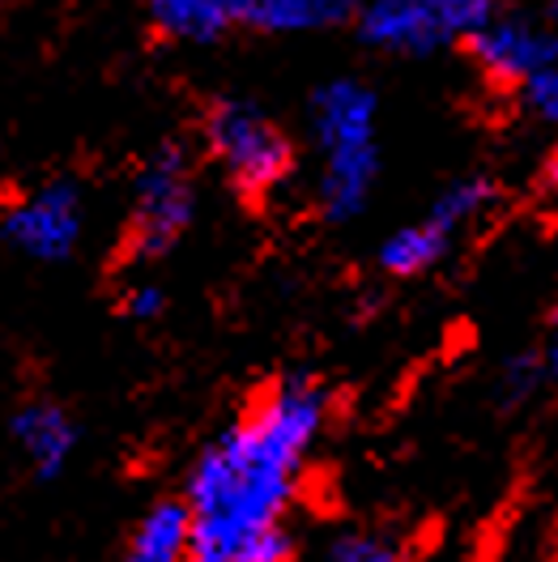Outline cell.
I'll list each match as a JSON object with an SVG mask.
<instances>
[{
	"mask_svg": "<svg viewBox=\"0 0 558 562\" xmlns=\"http://www.w3.org/2000/svg\"><path fill=\"white\" fill-rule=\"evenodd\" d=\"M192 562H205V559H192Z\"/></svg>",
	"mask_w": 558,
	"mask_h": 562,
	"instance_id": "obj_21",
	"label": "cell"
},
{
	"mask_svg": "<svg viewBox=\"0 0 558 562\" xmlns=\"http://www.w3.org/2000/svg\"><path fill=\"white\" fill-rule=\"evenodd\" d=\"M537 387H546V367H542V353H516L499 367V380H494V392L507 409H516L524 401L537 396Z\"/></svg>",
	"mask_w": 558,
	"mask_h": 562,
	"instance_id": "obj_16",
	"label": "cell"
},
{
	"mask_svg": "<svg viewBox=\"0 0 558 562\" xmlns=\"http://www.w3.org/2000/svg\"><path fill=\"white\" fill-rule=\"evenodd\" d=\"M494 18L487 0H376L362 4L354 31L384 56H435L444 47H465Z\"/></svg>",
	"mask_w": 558,
	"mask_h": 562,
	"instance_id": "obj_5",
	"label": "cell"
},
{
	"mask_svg": "<svg viewBox=\"0 0 558 562\" xmlns=\"http://www.w3.org/2000/svg\"><path fill=\"white\" fill-rule=\"evenodd\" d=\"M9 439L18 448V457L26 460V469L38 482H56L69 473L77 443H81V426L60 401L31 396L13 409L9 418Z\"/></svg>",
	"mask_w": 558,
	"mask_h": 562,
	"instance_id": "obj_8",
	"label": "cell"
},
{
	"mask_svg": "<svg viewBox=\"0 0 558 562\" xmlns=\"http://www.w3.org/2000/svg\"><path fill=\"white\" fill-rule=\"evenodd\" d=\"M167 290L158 285L154 278H133L124 290H120V312L124 319H141V324H149V319H158L167 312Z\"/></svg>",
	"mask_w": 558,
	"mask_h": 562,
	"instance_id": "obj_17",
	"label": "cell"
},
{
	"mask_svg": "<svg viewBox=\"0 0 558 562\" xmlns=\"http://www.w3.org/2000/svg\"><path fill=\"white\" fill-rule=\"evenodd\" d=\"M546 176H550V183L558 188V145H555V154H550V162H546Z\"/></svg>",
	"mask_w": 558,
	"mask_h": 562,
	"instance_id": "obj_19",
	"label": "cell"
},
{
	"mask_svg": "<svg viewBox=\"0 0 558 562\" xmlns=\"http://www.w3.org/2000/svg\"><path fill=\"white\" fill-rule=\"evenodd\" d=\"M453 235L422 213L418 222L397 226L380 244V269H384L388 278H422V273L439 269L453 256Z\"/></svg>",
	"mask_w": 558,
	"mask_h": 562,
	"instance_id": "obj_12",
	"label": "cell"
},
{
	"mask_svg": "<svg viewBox=\"0 0 558 562\" xmlns=\"http://www.w3.org/2000/svg\"><path fill=\"white\" fill-rule=\"evenodd\" d=\"M86 192L77 179H47L0 210V239L35 265H69L86 239Z\"/></svg>",
	"mask_w": 558,
	"mask_h": 562,
	"instance_id": "obj_6",
	"label": "cell"
},
{
	"mask_svg": "<svg viewBox=\"0 0 558 562\" xmlns=\"http://www.w3.org/2000/svg\"><path fill=\"white\" fill-rule=\"evenodd\" d=\"M358 18L346 0H235V22L252 35H320Z\"/></svg>",
	"mask_w": 558,
	"mask_h": 562,
	"instance_id": "obj_10",
	"label": "cell"
},
{
	"mask_svg": "<svg viewBox=\"0 0 558 562\" xmlns=\"http://www.w3.org/2000/svg\"><path fill=\"white\" fill-rule=\"evenodd\" d=\"M555 43V31L533 22V18H516V13H494L478 35L465 43L469 60L482 69L487 81L494 86H507L516 94L528 72L542 65V56L550 52Z\"/></svg>",
	"mask_w": 558,
	"mask_h": 562,
	"instance_id": "obj_7",
	"label": "cell"
},
{
	"mask_svg": "<svg viewBox=\"0 0 558 562\" xmlns=\"http://www.w3.org/2000/svg\"><path fill=\"white\" fill-rule=\"evenodd\" d=\"M205 154L222 171V179L247 201L274 196L294 171V140L281 128V120L260 103L239 99V94H226V99L210 103V111H205Z\"/></svg>",
	"mask_w": 558,
	"mask_h": 562,
	"instance_id": "obj_3",
	"label": "cell"
},
{
	"mask_svg": "<svg viewBox=\"0 0 558 562\" xmlns=\"http://www.w3.org/2000/svg\"><path fill=\"white\" fill-rule=\"evenodd\" d=\"M197 559V528L183 494L158 498L129 528V541L120 550V562H192Z\"/></svg>",
	"mask_w": 558,
	"mask_h": 562,
	"instance_id": "obj_9",
	"label": "cell"
},
{
	"mask_svg": "<svg viewBox=\"0 0 558 562\" xmlns=\"http://www.w3.org/2000/svg\"><path fill=\"white\" fill-rule=\"evenodd\" d=\"M197 167L183 145H158L133 179V201H129V222L120 251L129 265H154L167 251L179 247V239L197 222Z\"/></svg>",
	"mask_w": 558,
	"mask_h": 562,
	"instance_id": "obj_4",
	"label": "cell"
},
{
	"mask_svg": "<svg viewBox=\"0 0 558 562\" xmlns=\"http://www.w3.org/2000/svg\"><path fill=\"white\" fill-rule=\"evenodd\" d=\"M308 115L320 149L315 210L346 226L367 213L380 183V94L362 77H328L312 90Z\"/></svg>",
	"mask_w": 558,
	"mask_h": 562,
	"instance_id": "obj_2",
	"label": "cell"
},
{
	"mask_svg": "<svg viewBox=\"0 0 558 562\" xmlns=\"http://www.w3.org/2000/svg\"><path fill=\"white\" fill-rule=\"evenodd\" d=\"M494 201H499V183L490 176H460V179H453V183H444V192L431 201L426 217H431L435 226H444L456 239V235H460L465 226H473Z\"/></svg>",
	"mask_w": 558,
	"mask_h": 562,
	"instance_id": "obj_13",
	"label": "cell"
},
{
	"mask_svg": "<svg viewBox=\"0 0 558 562\" xmlns=\"http://www.w3.org/2000/svg\"><path fill=\"white\" fill-rule=\"evenodd\" d=\"M542 367H546V387L558 392V312H555V319H550L546 346H542Z\"/></svg>",
	"mask_w": 558,
	"mask_h": 562,
	"instance_id": "obj_18",
	"label": "cell"
},
{
	"mask_svg": "<svg viewBox=\"0 0 558 562\" xmlns=\"http://www.w3.org/2000/svg\"><path fill=\"white\" fill-rule=\"evenodd\" d=\"M516 103H521L528 120H537L546 128H558V31L550 52L542 56V65L516 86Z\"/></svg>",
	"mask_w": 558,
	"mask_h": 562,
	"instance_id": "obj_14",
	"label": "cell"
},
{
	"mask_svg": "<svg viewBox=\"0 0 558 562\" xmlns=\"http://www.w3.org/2000/svg\"><path fill=\"white\" fill-rule=\"evenodd\" d=\"M333 396L315 375H281L197 452L183 503L205 562H290V507L328 426Z\"/></svg>",
	"mask_w": 558,
	"mask_h": 562,
	"instance_id": "obj_1",
	"label": "cell"
},
{
	"mask_svg": "<svg viewBox=\"0 0 558 562\" xmlns=\"http://www.w3.org/2000/svg\"><path fill=\"white\" fill-rule=\"evenodd\" d=\"M546 26H550V31H558V4H550V9H546Z\"/></svg>",
	"mask_w": 558,
	"mask_h": 562,
	"instance_id": "obj_20",
	"label": "cell"
},
{
	"mask_svg": "<svg viewBox=\"0 0 558 562\" xmlns=\"http://www.w3.org/2000/svg\"><path fill=\"white\" fill-rule=\"evenodd\" d=\"M145 22L158 38L188 47H213L231 31H239L235 0H154L145 4Z\"/></svg>",
	"mask_w": 558,
	"mask_h": 562,
	"instance_id": "obj_11",
	"label": "cell"
},
{
	"mask_svg": "<svg viewBox=\"0 0 558 562\" xmlns=\"http://www.w3.org/2000/svg\"><path fill=\"white\" fill-rule=\"evenodd\" d=\"M324 562H410V554L384 537V532H371V528H349V532H337Z\"/></svg>",
	"mask_w": 558,
	"mask_h": 562,
	"instance_id": "obj_15",
	"label": "cell"
}]
</instances>
